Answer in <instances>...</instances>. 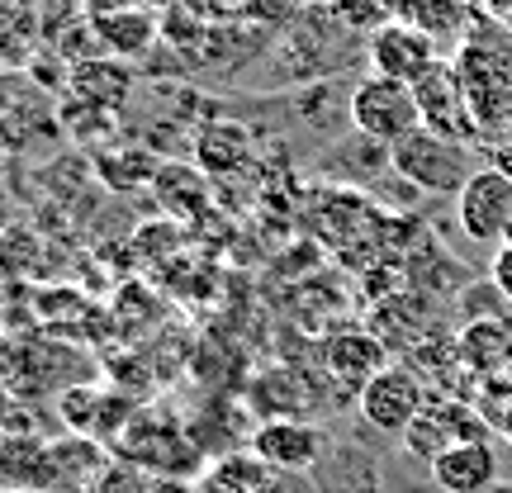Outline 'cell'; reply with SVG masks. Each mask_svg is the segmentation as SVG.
Segmentation results:
<instances>
[{"mask_svg":"<svg viewBox=\"0 0 512 493\" xmlns=\"http://www.w3.org/2000/svg\"><path fill=\"white\" fill-rule=\"evenodd\" d=\"M451 72L470 105L479 143H503L512 133V29L479 15L451 53Z\"/></svg>","mask_w":512,"mask_h":493,"instance_id":"1","label":"cell"},{"mask_svg":"<svg viewBox=\"0 0 512 493\" xmlns=\"http://www.w3.org/2000/svg\"><path fill=\"white\" fill-rule=\"evenodd\" d=\"M389 171L418 195H460V185L475 176V143L441 138L432 128L408 133L399 147H389Z\"/></svg>","mask_w":512,"mask_h":493,"instance_id":"2","label":"cell"},{"mask_svg":"<svg viewBox=\"0 0 512 493\" xmlns=\"http://www.w3.org/2000/svg\"><path fill=\"white\" fill-rule=\"evenodd\" d=\"M347 119L361 138H370V143H380V147H399L408 133L422 128V110H418L413 86L389 81V76H366V81L351 86Z\"/></svg>","mask_w":512,"mask_h":493,"instance_id":"3","label":"cell"},{"mask_svg":"<svg viewBox=\"0 0 512 493\" xmlns=\"http://www.w3.org/2000/svg\"><path fill=\"white\" fill-rule=\"evenodd\" d=\"M114 446H119L124 465H133V470H157L162 479L204 475L200 446H195V437H185L181 427H176V418H162L152 427V418L138 413V418H128L124 437L114 441Z\"/></svg>","mask_w":512,"mask_h":493,"instance_id":"4","label":"cell"},{"mask_svg":"<svg viewBox=\"0 0 512 493\" xmlns=\"http://www.w3.org/2000/svg\"><path fill=\"white\" fill-rule=\"evenodd\" d=\"M432 399V389L422 384V375L413 366H384L375 380L356 394V408H361V418H366L370 432H380V437H403L418 413L427 408Z\"/></svg>","mask_w":512,"mask_h":493,"instance_id":"5","label":"cell"},{"mask_svg":"<svg viewBox=\"0 0 512 493\" xmlns=\"http://www.w3.org/2000/svg\"><path fill=\"white\" fill-rule=\"evenodd\" d=\"M456 228L479 247H503L512 228V176L479 166L456 195Z\"/></svg>","mask_w":512,"mask_h":493,"instance_id":"6","label":"cell"},{"mask_svg":"<svg viewBox=\"0 0 512 493\" xmlns=\"http://www.w3.org/2000/svg\"><path fill=\"white\" fill-rule=\"evenodd\" d=\"M489 427L494 422L479 418L475 403H460L456 394H432L427 399V408L418 413V422L403 432V451L418 460H432L441 456V451H451L456 441H489Z\"/></svg>","mask_w":512,"mask_h":493,"instance_id":"7","label":"cell"},{"mask_svg":"<svg viewBox=\"0 0 512 493\" xmlns=\"http://www.w3.org/2000/svg\"><path fill=\"white\" fill-rule=\"evenodd\" d=\"M328 441L332 437L323 427H313V422H304V418H266L252 427L247 451H252L266 470H275V475H309L313 465L323 460Z\"/></svg>","mask_w":512,"mask_h":493,"instance_id":"8","label":"cell"},{"mask_svg":"<svg viewBox=\"0 0 512 493\" xmlns=\"http://www.w3.org/2000/svg\"><path fill=\"white\" fill-rule=\"evenodd\" d=\"M366 62L370 76H389L403 86H418L422 76L441 62V43L403 19H384L375 34H366Z\"/></svg>","mask_w":512,"mask_h":493,"instance_id":"9","label":"cell"},{"mask_svg":"<svg viewBox=\"0 0 512 493\" xmlns=\"http://www.w3.org/2000/svg\"><path fill=\"white\" fill-rule=\"evenodd\" d=\"M413 95H418L422 128H432L441 138L479 143V128H475V119H470V105H465V95H460V81H456V72H451V62H437V67L413 86Z\"/></svg>","mask_w":512,"mask_h":493,"instance_id":"10","label":"cell"},{"mask_svg":"<svg viewBox=\"0 0 512 493\" xmlns=\"http://www.w3.org/2000/svg\"><path fill=\"white\" fill-rule=\"evenodd\" d=\"M53 105L34 81L5 76L0 81V147H29L38 133H53Z\"/></svg>","mask_w":512,"mask_h":493,"instance_id":"11","label":"cell"},{"mask_svg":"<svg viewBox=\"0 0 512 493\" xmlns=\"http://www.w3.org/2000/svg\"><path fill=\"white\" fill-rule=\"evenodd\" d=\"M432 489L441 493H489L498 484V451L494 441H456L432 465Z\"/></svg>","mask_w":512,"mask_h":493,"instance_id":"12","label":"cell"},{"mask_svg":"<svg viewBox=\"0 0 512 493\" xmlns=\"http://www.w3.org/2000/svg\"><path fill=\"white\" fill-rule=\"evenodd\" d=\"M67 91L76 105H91L100 114H114L128 105L133 95V67L119 57H81L67 72Z\"/></svg>","mask_w":512,"mask_h":493,"instance_id":"13","label":"cell"},{"mask_svg":"<svg viewBox=\"0 0 512 493\" xmlns=\"http://www.w3.org/2000/svg\"><path fill=\"white\" fill-rule=\"evenodd\" d=\"M309 479L318 493H380L384 489L380 460L370 456L366 446H356V441H328V451L309 470Z\"/></svg>","mask_w":512,"mask_h":493,"instance_id":"14","label":"cell"},{"mask_svg":"<svg viewBox=\"0 0 512 493\" xmlns=\"http://www.w3.org/2000/svg\"><path fill=\"white\" fill-rule=\"evenodd\" d=\"M456 356L465 375L494 380L512 370V318H479V323H460L456 332Z\"/></svg>","mask_w":512,"mask_h":493,"instance_id":"15","label":"cell"},{"mask_svg":"<svg viewBox=\"0 0 512 493\" xmlns=\"http://www.w3.org/2000/svg\"><path fill=\"white\" fill-rule=\"evenodd\" d=\"M91 19L95 48L105 57H119V62H138V57L152 53V43L162 34V24L147 10H114V15H86Z\"/></svg>","mask_w":512,"mask_h":493,"instance_id":"16","label":"cell"},{"mask_svg":"<svg viewBox=\"0 0 512 493\" xmlns=\"http://www.w3.org/2000/svg\"><path fill=\"white\" fill-rule=\"evenodd\" d=\"M0 479L10 493H53V446H43L38 437H5L0 441Z\"/></svg>","mask_w":512,"mask_h":493,"instance_id":"17","label":"cell"},{"mask_svg":"<svg viewBox=\"0 0 512 493\" xmlns=\"http://www.w3.org/2000/svg\"><path fill=\"white\" fill-rule=\"evenodd\" d=\"M389 15L422 29L437 43H460L470 34V24L479 19L475 0H389Z\"/></svg>","mask_w":512,"mask_h":493,"instance_id":"18","label":"cell"},{"mask_svg":"<svg viewBox=\"0 0 512 493\" xmlns=\"http://www.w3.org/2000/svg\"><path fill=\"white\" fill-rule=\"evenodd\" d=\"M384 366H389V361H384V342L370 337V332H342V337L328 342V370L337 380L356 384V394H361Z\"/></svg>","mask_w":512,"mask_h":493,"instance_id":"19","label":"cell"},{"mask_svg":"<svg viewBox=\"0 0 512 493\" xmlns=\"http://www.w3.org/2000/svg\"><path fill=\"white\" fill-rule=\"evenodd\" d=\"M53 470H57L53 493H91L95 479L110 470V460L100 451V441L72 437V441H62V446H53Z\"/></svg>","mask_w":512,"mask_h":493,"instance_id":"20","label":"cell"},{"mask_svg":"<svg viewBox=\"0 0 512 493\" xmlns=\"http://www.w3.org/2000/svg\"><path fill=\"white\" fill-rule=\"evenodd\" d=\"M271 470L252 456V451H228V456L209 460L200 475V493H261Z\"/></svg>","mask_w":512,"mask_h":493,"instance_id":"21","label":"cell"},{"mask_svg":"<svg viewBox=\"0 0 512 493\" xmlns=\"http://www.w3.org/2000/svg\"><path fill=\"white\" fill-rule=\"evenodd\" d=\"M91 493H152V484H147L143 475H138V470H133V465H119V470H105V475L95 479V489Z\"/></svg>","mask_w":512,"mask_h":493,"instance_id":"22","label":"cell"},{"mask_svg":"<svg viewBox=\"0 0 512 493\" xmlns=\"http://www.w3.org/2000/svg\"><path fill=\"white\" fill-rule=\"evenodd\" d=\"M489 280L498 285V294L512 304V242L494 247V261H489Z\"/></svg>","mask_w":512,"mask_h":493,"instance_id":"23","label":"cell"},{"mask_svg":"<svg viewBox=\"0 0 512 493\" xmlns=\"http://www.w3.org/2000/svg\"><path fill=\"white\" fill-rule=\"evenodd\" d=\"M261 493H318V489H313L309 475H275L271 470V479L261 484Z\"/></svg>","mask_w":512,"mask_h":493,"instance_id":"24","label":"cell"},{"mask_svg":"<svg viewBox=\"0 0 512 493\" xmlns=\"http://www.w3.org/2000/svg\"><path fill=\"white\" fill-rule=\"evenodd\" d=\"M152 0H81L86 15H114V10H147Z\"/></svg>","mask_w":512,"mask_h":493,"instance_id":"25","label":"cell"},{"mask_svg":"<svg viewBox=\"0 0 512 493\" xmlns=\"http://www.w3.org/2000/svg\"><path fill=\"white\" fill-rule=\"evenodd\" d=\"M475 10L484 19H494L503 29H512V0H475Z\"/></svg>","mask_w":512,"mask_h":493,"instance_id":"26","label":"cell"},{"mask_svg":"<svg viewBox=\"0 0 512 493\" xmlns=\"http://www.w3.org/2000/svg\"><path fill=\"white\" fill-rule=\"evenodd\" d=\"M494 427L503 432V441L512 446V403H503V413H494Z\"/></svg>","mask_w":512,"mask_h":493,"instance_id":"27","label":"cell"},{"mask_svg":"<svg viewBox=\"0 0 512 493\" xmlns=\"http://www.w3.org/2000/svg\"><path fill=\"white\" fill-rule=\"evenodd\" d=\"M152 493H190V489H185V479H162V484H152Z\"/></svg>","mask_w":512,"mask_h":493,"instance_id":"28","label":"cell"},{"mask_svg":"<svg viewBox=\"0 0 512 493\" xmlns=\"http://www.w3.org/2000/svg\"><path fill=\"white\" fill-rule=\"evenodd\" d=\"M489 493H512V479H498V484H494Z\"/></svg>","mask_w":512,"mask_h":493,"instance_id":"29","label":"cell"},{"mask_svg":"<svg viewBox=\"0 0 512 493\" xmlns=\"http://www.w3.org/2000/svg\"><path fill=\"white\" fill-rule=\"evenodd\" d=\"M508 242H512V228H508Z\"/></svg>","mask_w":512,"mask_h":493,"instance_id":"30","label":"cell"},{"mask_svg":"<svg viewBox=\"0 0 512 493\" xmlns=\"http://www.w3.org/2000/svg\"><path fill=\"white\" fill-rule=\"evenodd\" d=\"M413 493H422V489H413ZM437 493H441V489H437Z\"/></svg>","mask_w":512,"mask_h":493,"instance_id":"31","label":"cell"},{"mask_svg":"<svg viewBox=\"0 0 512 493\" xmlns=\"http://www.w3.org/2000/svg\"><path fill=\"white\" fill-rule=\"evenodd\" d=\"M0 152H5V147H0Z\"/></svg>","mask_w":512,"mask_h":493,"instance_id":"32","label":"cell"}]
</instances>
